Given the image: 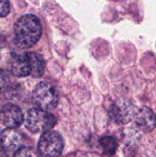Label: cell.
<instances>
[{"instance_id":"obj_2","label":"cell","mask_w":156,"mask_h":157,"mask_svg":"<svg viewBox=\"0 0 156 157\" xmlns=\"http://www.w3.org/2000/svg\"><path fill=\"white\" fill-rule=\"evenodd\" d=\"M56 122L57 120L51 113L40 109H30L25 118L26 128L35 133L49 132Z\"/></svg>"},{"instance_id":"obj_15","label":"cell","mask_w":156,"mask_h":157,"mask_svg":"<svg viewBox=\"0 0 156 157\" xmlns=\"http://www.w3.org/2000/svg\"><path fill=\"white\" fill-rule=\"evenodd\" d=\"M0 157H7L6 152L0 146Z\"/></svg>"},{"instance_id":"obj_11","label":"cell","mask_w":156,"mask_h":157,"mask_svg":"<svg viewBox=\"0 0 156 157\" xmlns=\"http://www.w3.org/2000/svg\"><path fill=\"white\" fill-rule=\"evenodd\" d=\"M100 144H101V147L103 148L104 152L107 154H109V155L114 154V152L116 151L117 146H118V143H117L116 139L111 136H107V137L102 138L100 141Z\"/></svg>"},{"instance_id":"obj_13","label":"cell","mask_w":156,"mask_h":157,"mask_svg":"<svg viewBox=\"0 0 156 157\" xmlns=\"http://www.w3.org/2000/svg\"><path fill=\"white\" fill-rule=\"evenodd\" d=\"M14 157H39L36 151L30 147H22L18 151H17L14 155Z\"/></svg>"},{"instance_id":"obj_9","label":"cell","mask_w":156,"mask_h":157,"mask_svg":"<svg viewBox=\"0 0 156 157\" xmlns=\"http://www.w3.org/2000/svg\"><path fill=\"white\" fill-rule=\"evenodd\" d=\"M8 68L10 73L17 77L31 75V70L26 53L23 55L11 53L8 61Z\"/></svg>"},{"instance_id":"obj_12","label":"cell","mask_w":156,"mask_h":157,"mask_svg":"<svg viewBox=\"0 0 156 157\" xmlns=\"http://www.w3.org/2000/svg\"><path fill=\"white\" fill-rule=\"evenodd\" d=\"M12 80L10 75L4 70L0 69V93H4L10 88Z\"/></svg>"},{"instance_id":"obj_6","label":"cell","mask_w":156,"mask_h":157,"mask_svg":"<svg viewBox=\"0 0 156 157\" xmlns=\"http://www.w3.org/2000/svg\"><path fill=\"white\" fill-rule=\"evenodd\" d=\"M0 121L7 129H17L24 121L21 109L14 104H6L0 110Z\"/></svg>"},{"instance_id":"obj_3","label":"cell","mask_w":156,"mask_h":157,"mask_svg":"<svg viewBox=\"0 0 156 157\" xmlns=\"http://www.w3.org/2000/svg\"><path fill=\"white\" fill-rule=\"evenodd\" d=\"M64 143L62 135L57 132H44L38 143V151L42 157H59L63 150Z\"/></svg>"},{"instance_id":"obj_7","label":"cell","mask_w":156,"mask_h":157,"mask_svg":"<svg viewBox=\"0 0 156 157\" xmlns=\"http://www.w3.org/2000/svg\"><path fill=\"white\" fill-rule=\"evenodd\" d=\"M23 135L17 129H6L0 134V145L6 152H17L22 148Z\"/></svg>"},{"instance_id":"obj_8","label":"cell","mask_w":156,"mask_h":157,"mask_svg":"<svg viewBox=\"0 0 156 157\" xmlns=\"http://www.w3.org/2000/svg\"><path fill=\"white\" fill-rule=\"evenodd\" d=\"M134 121L139 130L144 133L154 131L156 126V117L154 111L148 107H142L136 111Z\"/></svg>"},{"instance_id":"obj_5","label":"cell","mask_w":156,"mask_h":157,"mask_svg":"<svg viewBox=\"0 0 156 157\" xmlns=\"http://www.w3.org/2000/svg\"><path fill=\"white\" fill-rule=\"evenodd\" d=\"M136 109L133 103L128 99H120L111 105L109 109L110 119L120 124H126L130 122L136 114Z\"/></svg>"},{"instance_id":"obj_1","label":"cell","mask_w":156,"mask_h":157,"mask_svg":"<svg viewBox=\"0 0 156 157\" xmlns=\"http://www.w3.org/2000/svg\"><path fill=\"white\" fill-rule=\"evenodd\" d=\"M42 28L40 19L34 15H24L14 25L13 40L20 49L33 47L40 39Z\"/></svg>"},{"instance_id":"obj_4","label":"cell","mask_w":156,"mask_h":157,"mask_svg":"<svg viewBox=\"0 0 156 157\" xmlns=\"http://www.w3.org/2000/svg\"><path fill=\"white\" fill-rule=\"evenodd\" d=\"M33 100L38 109L48 111L53 109L58 104V94L54 87L47 82L39 83L33 91Z\"/></svg>"},{"instance_id":"obj_14","label":"cell","mask_w":156,"mask_h":157,"mask_svg":"<svg viewBox=\"0 0 156 157\" xmlns=\"http://www.w3.org/2000/svg\"><path fill=\"white\" fill-rule=\"evenodd\" d=\"M10 11V4L6 0H0V17L7 16Z\"/></svg>"},{"instance_id":"obj_10","label":"cell","mask_w":156,"mask_h":157,"mask_svg":"<svg viewBox=\"0 0 156 157\" xmlns=\"http://www.w3.org/2000/svg\"><path fill=\"white\" fill-rule=\"evenodd\" d=\"M26 56L28 58L30 70H31V76L38 78L42 76L45 71V61L40 53L37 52H27Z\"/></svg>"}]
</instances>
